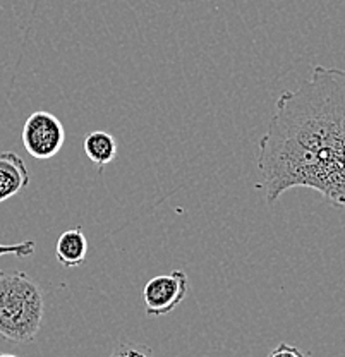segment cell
Segmentation results:
<instances>
[{
    "label": "cell",
    "mask_w": 345,
    "mask_h": 357,
    "mask_svg": "<svg viewBox=\"0 0 345 357\" xmlns=\"http://www.w3.org/2000/svg\"><path fill=\"white\" fill-rule=\"evenodd\" d=\"M256 167L268 204L307 188L345 208V69L314 66L299 88L280 93Z\"/></svg>",
    "instance_id": "obj_1"
},
{
    "label": "cell",
    "mask_w": 345,
    "mask_h": 357,
    "mask_svg": "<svg viewBox=\"0 0 345 357\" xmlns=\"http://www.w3.org/2000/svg\"><path fill=\"white\" fill-rule=\"evenodd\" d=\"M45 301L40 285L20 270H0V338L26 344L42 328Z\"/></svg>",
    "instance_id": "obj_2"
},
{
    "label": "cell",
    "mask_w": 345,
    "mask_h": 357,
    "mask_svg": "<svg viewBox=\"0 0 345 357\" xmlns=\"http://www.w3.org/2000/svg\"><path fill=\"white\" fill-rule=\"evenodd\" d=\"M21 139H23L24 150L33 158H54L66 143L64 124L50 112L36 110L26 119Z\"/></svg>",
    "instance_id": "obj_3"
},
{
    "label": "cell",
    "mask_w": 345,
    "mask_h": 357,
    "mask_svg": "<svg viewBox=\"0 0 345 357\" xmlns=\"http://www.w3.org/2000/svg\"><path fill=\"white\" fill-rule=\"evenodd\" d=\"M189 277L183 270L155 275L143 287V304L148 318H158L172 312L185 299Z\"/></svg>",
    "instance_id": "obj_4"
},
{
    "label": "cell",
    "mask_w": 345,
    "mask_h": 357,
    "mask_svg": "<svg viewBox=\"0 0 345 357\" xmlns=\"http://www.w3.org/2000/svg\"><path fill=\"white\" fill-rule=\"evenodd\" d=\"M29 184L24 160L14 151L0 153V203L20 195Z\"/></svg>",
    "instance_id": "obj_5"
},
{
    "label": "cell",
    "mask_w": 345,
    "mask_h": 357,
    "mask_svg": "<svg viewBox=\"0 0 345 357\" xmlns=\"http://www.w3.org/2000/svg\"><path fill=\"white\" fill-rule=\"evenodd\" d=\"M88 239L83 227H74L61 234L55 244V258L64 268H77L88 255Z\"/></svg>",
    "instance_id": "obj_6"
},
{
    "label": "cell",
    "mask_w": 345,
    "mask_h": 357,
    "mask_svg": "<svg viewBox=\"0 0 345 357\" xmlns=\"http://www.w3.org/2000/svg\"><path fill=\"white\" fill-rule=\"evenodd\" d=\"M84 153L88 158L98 167L100 170L105 169L110 162L117 156V141L110 132L93 131L84 137Z\"/></svg>",
    "instance_id": "obj_7"
},
{
    "label": "cell",
    "mask_w": 345,
    "mask_h": 357,
    "mask_svg": "<svg viewBox=\"0 0 345 357\" xmlns=\"http://www.w3.org/2000/svg\"><path fill=\"white\" fill-rule=\"evenodd\" d=\"M36 251V243L35 241H23V243L17 244H0V256L13 255L17 258H28L33 256Z\"/></svg>",
    "instance_id": "obj_8"
},
{
    "label": "cell",
    "mask_w": 345,
    "mask_h": 357,
    "mask_svg": "<svg viewBox=\"0 0 345 357\" xmlns=\"http://www.w3.org/2000/svg\"><path fill=\"white\" fill-rule=\"evenodd\" d=\"M109 357H153L148 347L136 344H121Z\"/></svg>",
    "instance_id": "obj_9"
},
{
    "label": "cell",
    "mask_w": 345,
    "mask_h": 357,
    "mask_svg": "<svg viewBox=\"0 0 345 357\" xmlns=\"http://www.w3.org/2000/svg\"><path fill=\"white\" fill-rule=\"evenodd\" d=\"M268 357H307V354L300 351V349L294 347V345L282 342V344H278L277 347L270 352Z\"/></svg>",
    "instance_id": "obj_10"
},
{
    "label": "cell",
    "mask_w": 345,
    "mask_h": 357,
    "mask_svg": "<svg viewBox=\"0 0 345 357\" xmlns=\"http://www.w3.org/2000/svg\"><path fill=\"white\" fill-rule=\"evenodd\" d=\"M0 357H20V356H14V354H6V352H0Z\"/></svg>",
    "instance_id": "obj_11"
}]
</instances>
